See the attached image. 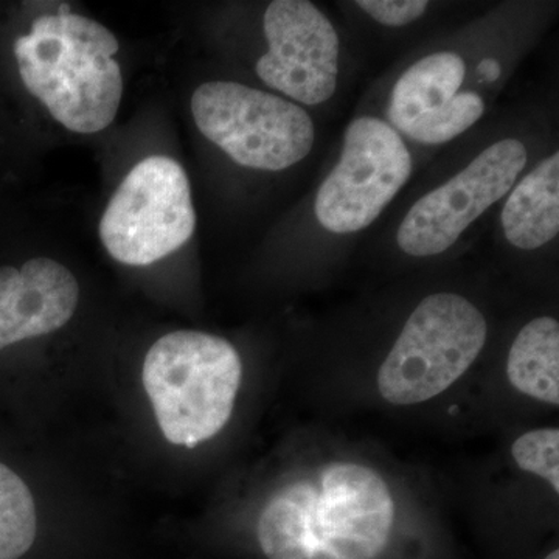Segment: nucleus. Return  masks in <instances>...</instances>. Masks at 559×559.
I'll use <instances>...</instances> for the list:
<instances>
[{
    "label": "nucleus",
    "mask_w": 559,
    "mask_h": 559,
    "mask_svg": "<svg viewBox=\"0 0 559 559\" xmlns=\"http://www.w3.org/2000/svg\"><path fill=\"white\" fill-rule=\"evenodd\" d=\"M395 516L388 480L340 460L278 488L261 509L257 538L267 559H378Z\"/></svg>",
    "instance_id": "nucleus-1"
},
{
    "label": "nucleus",
    "mask_w": 559,
    "mask_h": 559,
    "mask_svg": "<svg viewBox=\"0 0 559 559\" xmlns=\"http://www.w3.org/2000/svg\"><path fill=\"white\" fill-rule=\"evenodd\" d=\"M119 39L100 22L60 11L40 14L10 43L21 86L66 130L95 134L119 112L123 75Z\"/></svg>",
    "instance_id": "nucleus-2"
},
{
    "label": "nucleus",
    "mask_w": 559,
    "mask_h": 559,
    "mask_svg": "<svg viewBox=\"0 0 559 559\" xmlns=\"http://www.w3.org/2000/svg\"><path fill=\"white\" fill-rule=\"evenodd\" d=\"M142 380L165 439L194 448L229 423L241 388L240 353L213 334L173 331L151 345Z\"/></svg>",
    "instance_id": "nucleus-3"
},
{
    "label": "nucleus",
    "mask_w": 559,
    "mask_h": 559,
    "mask_svg": "<svg viewBox=\"0 0 559 559\" xmlns=\"http://www.w3.org/2000/svg\"><path fill=\"white\" fill-rule=\"evenodd\" d=\"M488 340L484 312L455 293L425 297L382 360L377 385L393 406L426 403L452 388L479 359Z\"/></svg>",
    "instance_id": "nucleus-4"
},
{
    "label": "nucleus",
    "mask_w": 559,
    "mask_h": 559,
    "mask_svg": "<svg viewBox=\"0 0 559 559\" xmlns=\"http://www.w3.org/2000/svg\"><path fill=\"white\" fill-rule=\"evenodd\" d=\"M190 108L201 134L241 167L283 171L314 146V123L300 105L235 81L201 84Z\"/></svg>",
    "instance_id": "nucleus-5"
},
{
    "label": "nucleus",
    "mask_w": 559,
    "mask_h": 559,
    "mask_svg": "<svg viewBox=\"0 0 559 559\" xmlns=\"http://www.w3.org/2000/svg\"><path fill=\"white\" fill-rule=\"evenodd\" d=\"M197 229L189 176L171 157L139 162L121 180L100 219V240L114 260L148 266L182 248Z\"/></svg>",
    "instance_id": "nucleus-6"
},
{
    "label": "nucleus",
    "mask_w": 559,
    "mask_h": 559,
    "mask_svg": "<svg viewBox=\"0 0 559 559\" xmlns=\"http://www.w3.org/2000/svg\"><path fill=\"white\" fill-rule=\"evenodd\" d=\"M412 170L411 151L388 121L353 120L345 130L340 162L316 194V219L336 235L366 229L406 186Z\"/></svg>",
    "instance_id": "nucleus-7"
},
{
    "label": "nucleus",
    "mask_w": 559,
    "mask_h": 559,
    "mask_svg": "<svg viewBox=\"0 0 559 559\" xmlns=\"http://www.w3.org/2000/svg\"><path fill=\"white\" fill-rule=\"evenodd\" d=\"M528 160L521 140H498L454 178L419 198L396 231L404 253L417 259L451 249L471 224L510 193Z\"/></svg>",
    "instance_id": "nucleus-8"
},
{
    "label": "nucleus",
    "mask_w": 559,
    "mask_h": 559,
    "mask_svg": "<svg viewBox=\"0 0 559 559\" xmlns=\"http://www.w3.org/2000/svg\"><path fill=\"white\" fill-rule=\"evenodd\" d=\"M266 53L260 80L297 105L329 102L340 80L341 40L329 17L308 0H274L263 17Z\"/></svg>",
    "instance_id": "nucleus-9"
},
{
    "label": "nucleus",
    "mask_w": 559,
    "mask_h": 559,
    "mask_svg": "<svg viewBox=\"0 0 559 559\" xmlns=\"http://www.w3.org/2000/svg\"><path fill=\"white\" fill-rule=\"evenodd\" d=\"M80 285L58 261L33 257L0 264V352L62 329L75 314Z\"/></svg>",
    "instance_id": "nucleus-10"
},
{
    "label": "nucleus",
    "mask_w": 559,
    "mask_h": 559,
    "mask_svg": "<svg viewBox=\"0 0 559 559\" xmlns=\"http://www.w3.org/2000/svg\"><path fill=\"white\" fill-rule=\"evenodd\" d=\"M465 75V61L454 51H437L412 64L390 95V127L411 138L451 105Z\"/></svg>",
    "instance_id": "nucleus-11"
},
{
    "label": "nucleus",
    "mask_w": 559,
    "mask_h": 559,
    "mask_svg": "<svg viewBox=\"0 0 559 559\" xmlns=\"http://www.w3.org/2000/svg\"><path fill=\"white\" fill-rule=\"evenodd\" d=\"M500 224L511 246L536 250L559 231V154L540 160L510 190Z\"/></svg>",
    "instance_id": "nucleus-12"
},
{
    "label": "nucleus",
    "mask_w": 559,
    "mask_h": 559,
    "mask_svg": "<svg viewBox=\"0 0 559 559\" xmlns=\"http://www.w3.org/2000/svg\"><path fill=\"white\" fill-rule=\"evenodd\" d=\"M507 378L522 395L559 404V323L550 316L530 320L511 344Z\"/></svg>",
    "instance_id": "nucleus-13"
},
{
    "label": "nucleus",
    "mask_w": 559,
    "mask_h": 559,
    "mask_svg": "<svg viewBox=\"0 0 559 559\" xmlns=\"http://www.w3.org/2000/svg\"><path fill=\"white\" fill-rule=\"evenodd\" d=\"M38 532L35 500L25 481L0 463V559H21Z\"/></svg>",
    "instance_id": "nucleus-14"
},
{
    "label": "nucleus",
    "mask_w": 559,
    "mask_h": 559,
    "mask_svg": "<svg viewBox=\"0 0 559 559\" xmlns=\"http://www.w3.org/2000/svg\"><path fill=\"white\" fill-rule=\"evenodd\" d=\"M518 468L546 480L559 492V430L543 428L522 433L511 444Z\"/></svg>",
    "instance_id": "nucleus-15"
},
{
    "label": "nucleus",
    "mask_w": 559,
    "mask_h": 559,
    "mask_svg": "<svg viewBox=\"0 0 559 559\" xmlns=\"http://www.w3.org/2000/svg\"><path fill=\"white\" fill-rule=\"evenodd\" d=\"M485 102L476 92H459L439 117L415 131L409 139L425 145H441L459 138L481 119Z\"/></svg>",
    "instance_id": "nucleus-16"
},
{
    "label": "nucleus",
    "mask_w": 559,
    "mask_h": 559,
    "mask_svg": "<svg viewBox=\"0 0 559 559\" xmlns=\"http://www.w3.org/2000/svg\"><path fill=\"white\" fill-rule=\"evenodd\" d=\"M356 7L382 25L404 27L419 20L429 3L426 0H359Z\"/></svg>",
    "instance_id": "nucleus-17"
},
{
    "label": "nucleus",
    "mask_w": 559,
    "mask_h": 559,
    "mask_svg": "<svg viewBox=\"0 0 559 559\" xmlns=\"http://www.w3.org/2000/svg\"><path fill=\"white\" fill-rule=\"evenodd\" d=\"M500 64L496 60H484L479 66V73L485 80L495 81L500 76Z\"/></svg>",
    "instance_id": "nucleus-18"
},
{
    "label": "nucleus",
    "mask_w": 559,
    "mask_h": 559,
    "mask_svg": "<svg viewBox=\"0 0 559 559\" xmlns=\"http://www.w3.org/2000/svg\"><path fill=\"white\" fill-rule=\"evenodd\" d=\"M544 559H559V551L554 550V551H551V554L547 555V557Z\"/></svg>",
    "instance_id": "nucleus-19"
}]
</instances>
